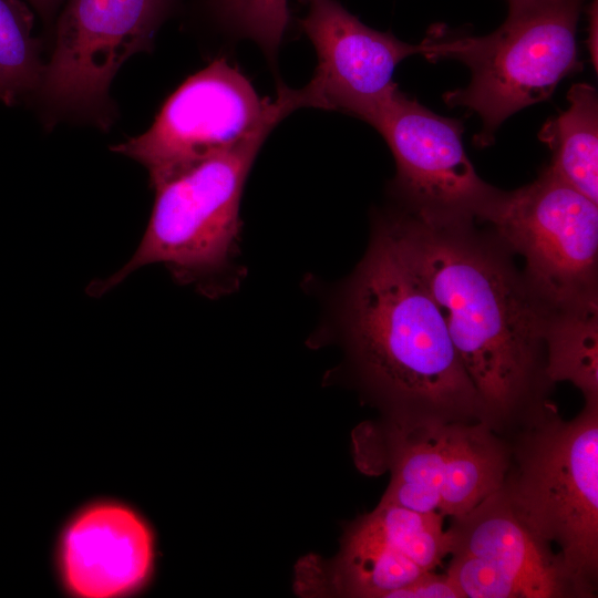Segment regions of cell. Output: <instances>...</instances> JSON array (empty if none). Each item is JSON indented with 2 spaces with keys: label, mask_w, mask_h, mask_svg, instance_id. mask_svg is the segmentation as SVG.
Masks as SVG:
<instances>
[{
  "label": "cell",
  "mask_w": 598,
  "mask_h": 598,
  "mask_svg": "<svg viewBox=\"0 0 598 598\" xmlns=\"http://www.w3.org/2000/svg\"><path fill=\"white\" fill-rule=\"evenodd\" d=\"M221 18L271 58L289 23L287 0H214Z\"/></svg>",
  "instance_id": "ac0fdd59"
},
{
  "label": "cell",
  "mask_w": 598,
  "mask_h": 598,
  "mask_svg": "<svg viewBox=\"0 0 598 598\" xmlns=\"http://www.w3.org/2000/svg\"><path fill=\"white\" fill-rule=\"evenodd\" d=\"M514 255L548 313L598 307V207L549 166L505 192L484 221Z\"/></svg>",
  "instance_id": "ba28073f"
},
{
  "label": "cell",
  "mask_w": 598,
  "mask_h": 598,
  "mask_svg": "<svg viewBox=\"0 0 598 598\" xmlns=\"http://www.w3.org/2000/svg\"><path fill=\"white\" fill-rule=\"evenodd\" d=\"M299 21L317 53L313 76L299 90L303 107L340 111L372 123L398 89L393 73L401 61L429 53L425 39L410 44L374 30L336 0H306Z\"/></svg>",
  "instance_id": "7c38bea8"
},
{
  "label": "cell",
  "mask_w": 598,
  "mask_h": 598,
  "mask_svg": "<svg viewBox=\"0 0 598 598\" xmlns=\"http://www.w3.org/2000/svg\"><path fill=\"white\" fill-rule=\"evenodd\" d=\"M153 558L151 534L130 509L100 505L81 514L63 540V567L73 592L107 598L135 589Z\"/></svg>",
  "instance_id": "4fadbf2b"
},
{
  "label": "cell",
  "mask_w": 598,
  "mask_h": 598,
  "mask_svg": "<svg viewBox=\"0 0 598 598\" xmlns=\"http://www.w3.org/2000/svg\"><path fill=\"white\" fill-rule=\"evenodd\" d=\"M44 19L52 18L56 7L62 0H28Z\"/></svg>",
  "instance_id": "44dd1931"
},
{
  "label": "cell",
  "mask_w": 598,
  "mask_h": 598,
  "mask_svg": "<svg viewBox=\"0 0 598 598\" xmlns=\"http://www.w3.org/2000/svg\"><path fill=\"white\" fill-rule=\"evenodd\" d=\"M396 165L403 209L431 220L485 221L504 190L483 181L468 159L458 120L441 116L399 87L372 123Z\"/></svg>",
  "instance_id": "9c48e42d"
},
{
  "label": "cell",
  "mask_w": 598,
  "mask_h": 598,
  "mask_svg": "<svg viewBox=\"0 0 598 598\" xmlns=\"http://www.w3.org/2000/svg\"><path fill=\"white\" fill-rule=\"evenodd\" d=\"M414 270L436 302L456 353L484 406L505 435L546 408L547 312L514 254L475 221L386 213Z\"/></svg>",
  "instance_id": "6da1fadb"
},
{
  "label": "cell",
  "mask_w": 598,
  "mask_h": 598,
  "mask_svg": "<svg viewBox=\"0 0 598 598\" xmlns=\"http://www.w3.org/2000/svg\"><path fill=\"white\" fill-rule=\"evenodd\" d=\"M354 460L368 474L390 472L381 501L457 517L504 482L506 440L483 422L382 416L353 432Z\"/></svg>",
  "instance_id": "277c9868"
},
{
  "label": "cell",
  "mask_w": 598,
  "mask_h": 598,
  "mask_svg": "<svg viewBox=\"0 0 598 598\" xmlns=\"http://www.w3.org/2000/svg\"><path fill=\"white\" fill-rule=\"evenodd\" d=\"M446 575L463 598H588L559 553L516 514L499 487L446 529Z\"/></svg>",
  "instance_id": "30bf717a"
},
{
  "label": "cell",
  "mask_w": 598,
  "mask_h": 598,
  "mask_svg": "<svg viewBox=\"0 0 598 598\" xmlns=\"http://www.w3.org/2000/svg\"><path fill=\"white\" fill-rule=\"evenodd\" d=\"M580 0L540 1L483 37L426 38L431 60L453 59L471 71L470 83L444 94L482 120L478 146L489 145L514 113L543 102L566 76L581 69L576 41Z\"/></svg>",
  "instance_id": "5b68a950"
},
{
  "label": "cell",
  "mask_w": 598,
  "mask_h": 598,
  "mask_svg": "<svg viewBox=\"0 0 598 598\" xmlns=\"http://www.w3.org/2000/svg\"><path fill=\"white\" fill-rule=\"evenodd\" d=\"M268 135L259 133L154 185L152 216L136 251L87 291L101 296L150 264L165 265L183 282L203 283L226 272L236 251L244 184Z\"/></svg>",
  "instance_id": "8992f818"
},
{
  "label": "cell",
  "mask_w": 598,
  "mask_h": 598,
  "mask_svg": "<svg viewBox=\"0 0 598 598\" xmlns=\"http://www.w3.org/2000/svg\"><path fill=\"white\" fill-rule=\"evenodd\" d=\"M338 320L355 380L382 416L487 424L441 311L385 214L341 290Z\"/></svg>",
  "instance_id": "7a4b0ae2"
},
{
  "label": "cell",
  "mask_w": 598,
  "mask_h": 598,
  "mask_svg": "<svg viewBox=\"0 0 598 598\" xmlns=\"http://www.w3.org/2000/svg\"><path fill=\"white\" fill-rule=\"evenodd\" d=\"M507 1H508V7H509L508 14L522 12L535 6L536 3L540 2V0H507Z\"/></svg>",
  "instance_id": "7402d4cb"
},
{
  "label": "cell",
  "mask_w": 598,
  "mask_h": 598,
  "mask_svg": "<svg viewBox=\"0 0 598 598\" xmlns=\"http://www.w3.org/2000/svg\"><path fill=\"white\" fill-rule=\"evenodd\" d=\"M169 0H69L39 85L50 105L96 114L123 62L147 50Z\"/></svg>",
  "instance_id": "8fae6325"
},
{
  "label": "cell",
  "mask_w": 598,
  "mask_h": 598,
  "mask_svg": "<svg viewBox=\"0 0 598 598\" xmlns=\"http://www.w3.org/2000/svg\"><path fill=\"white\" fill-rule=\"evenodd\" d=\"M301 107L298 90L280 85L275 99L260 97L238 68L215 59L173 92L144 134L112 150L145 166L154 186L259 133H270Z\"/></svg>",
  "instance_id": "52a82bcc"
},
{
  "label": "cell",
  "mask_w": 598,
  "mask_h": 598,
  "mask_svg": "<svg viewBox=\"0 0 598 598\" xmlns=\"http://www.w3.org/2000/svg\"><path fill=\"white\" fill-rule=\"evenodd\" d=\"M389 598H463V595L446 574L427 571L412 584L392 591Z\"/></svg>",
  "instance_id": "d6986e66"
},
{
  "label": "cell",
  "mask_w": 598,
  "mask_h": 598,
  "mask_svg": "<svg viewBox=\"0 0 598 598\" xmlns=\"http://www.w3.org/2000/svg\"><path fill=\"white\" fill-rule=\"evenodd\" d=\"M0 100H1V94H0Z\"/></svg>",
  "instance_id": "cb8c5ba5"
},
{
  "label": "cell",
  "mask_w": 598,
  "mask_h": 598,
  "mask_svg": "<svg viewBox=\"0 0 598 598\" xmlns=\"http://www.w3.org/2000/svg\"><path fill=\"white\" fill-rule=\"evenodd\" d=\"M33 14L20 0H0V94L6 104L39 87L44 68L32 37Z\"/></svg>",
  "instance_id": "2e32d148"
},
{
  "label": "cell",
  "mask_w": 598,
  "mask_h": 598,
  "mask_svg": "<svg viewBox=\"0 0 598 598\" xmlns=\"http://www.w3.org/2000/svg\"><path fill=\"white\" fill-rule=\"evenodd\" d=\"M540 1H553V0H540Z\"/></svg>",
  "instance_id": "603a6c76"
},
{
  "label": "cell",
  "mask_w": 598,
  "mask_h": 598,
  "mask_svg": "<svg viewBox=\"0 0 598 598\" xmlns=\"http://www.w3.org/2000/svg\"><path fill=\"white\" fill-rule=\"evenodd\" d=\"M508 466L501 488L543 540L558 546L567 567L596 596L598 579V403L564 421L550 402L502 435Z\"/></svg>",
  "instance_id": "3957f363"
},
{
  "label": "cell",
  "mask_w": 598,
  "mask_h": 598,
  "mask_svg": "<svg viewBox=\"0 0 598 598\" xmlns=\"http://www.w3.org/2000/svg\"><path fill=\"white\" fill-rule=\"evenodd\" d=\"M590 25H589V51L592 59L595 68H597V25H598V11H597V0L591 3L590 7Z\"/></svg>",
  "instance_id": "ffe728a7"
},
{
  "label": "cell",
  "mask_w": 598,
  "mask_h": 598,
  "mask_svg": "<svg viewBox=\"0 0 598 598\" xmlns=\"http://www.w3.org/2000/svg\"><path fill=\"white\" fill-rule=\"evenodd\" d=\"M545 347L550 382L569 381L598 403V308L549 313Z\"/></svg>",
  "instance_id": "9a60e30c"
},
{
  "label": "cell",
  "mask_w": 598,
  "mask_h": 598,
  "mask_svg": "<svg viewBox=\"0 0 598 598\" xmlns=\"http://www.w3.org/2000/svg\"><path fill=\"white\" fill-rule=\"evenodd\" d=\"M568 107L548 120L539 138L553 152L549 167L567 184L598 204V99L588 83L570 87Z\"/></svg>",
  "instance_id": "5bb4252c"
},
{
  "label": "cell",
  "mask_w": 598,
  "mask_h": 598,
  "mask_svg": "<svg viewBox=\"0 0 598 598\" xmlns=\"http://www.w3.org/2000/svg\"><path fill=\"white\" fill-rule=\"evenodd\" d=\"M364 516L388 542L425 571H434L450 554L444 516L439 513H420L380 501Z\"/></svg>",
  "instance_id": "e0dca14e"
}]
</instances>
